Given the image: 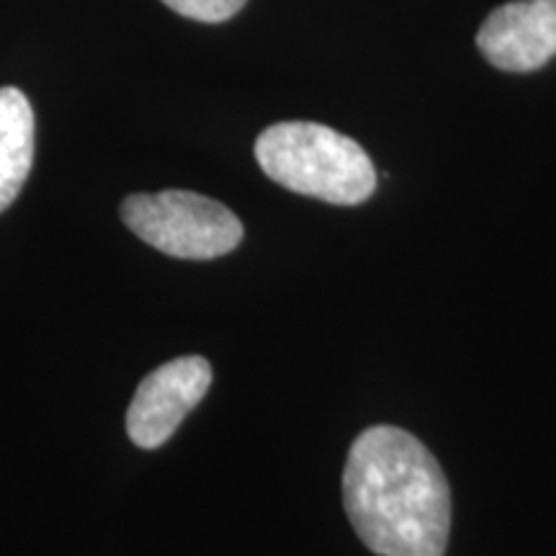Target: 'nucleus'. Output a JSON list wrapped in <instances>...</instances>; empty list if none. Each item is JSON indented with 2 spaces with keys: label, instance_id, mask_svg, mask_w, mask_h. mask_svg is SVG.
Instances as JSON below:
<instances>
[{
  "label": "nucleus",
  "instance_id": "f257e3e1",
  "mask_svg": "<svg viewBox=\"0 0 556 556\" xmlns=\"http://www.w3.org/2000/svg\"><path fill=\"white\" fill-rule=\"evenodd\" d=\"M343 503L358 539L379 556H443L451 490L420 438L374 426L356 438L343 471Z\"/></svg>",
  "mask_w": 556,
  "mask_h": 556
},
{
  "label": "nucleus",
  "instance_id": "f03ea898",
  "mask_svg": "<svg viewBox=\"0 0 556 556\" xmlns=\"http://www.w3.org/2000/svg\"><path fill=\"white\" fill-rule=\"evenodd\" d=\"M261 170L283 189L338 206L377 191V170L356 139L315 122H281L255 139Z\"/></svg>",
  "mask_w": 556,
  "mask_h": 556
},
{
  "label": "nucleus",
  "instance_id": "7ed1b4c3",
  "mask_svg": "<svg viewBox=\"0 0 556 556\" xmlns=\"http://www.w3.org/2000/svg\"><path fill=\"white\" fill-rule=\"evenodd\" d=\"M122 219L139 240L184 261H212L242 242V222L219 201L193 191L135 193L122 204Z\"/></svg>",
  "mask_w": 556,
  "mask_h": 556
},
{
  "label": "nucleus",
  "instance_id": "20e7f679",
  "mask_svg": "<svg viewBox=\"0 0 556 556\" xmlns=\"http://www.w3.org/2000/svg\"><path fill=\"white\" fill-rule=\"evenodd\" d=\"M212 387V366L201 356H180L155 368L137 387L127 409V433L139 448L168 443L186 415L206 397Z\"/></svg>",
  "mask_w": 556,
  "mask_h": 556
},
{
  "label": "nucleus",
  "instance_id": "39448f33",
  "mask_svg": "<svg viewBox=\"0 0 556 556\" xmlns=\"http://www.w3.org/2000/svg\"><path fill=\"white\" fill-rule=\"evenodd\" d=\"M490 65L531 73L556 54V0H513L492 11L477 34Z\"/></svg>",
  "mask_w": 556,
  "mask_h": 556
},
{
  "label": "nucleus",
  "instance_id": "423d86ee",
  "mask_svg": "<svg viewBox=\"0 0 556 556\" xmlns=\"http://www.w3.org/2000/svg\"><path fill=\"white\" fill-rule=\"evenodd\" d=\"M34 109L18 88H0V212L18 199L34 163Z\"/></svg>",
  "mask_w": 556,
  "mask_h": 556
},
{
  "label": "nucleus",
  "instance_id": "0eeeda50",
  "mask_svg": "<svg viewBox=\"0 0 556 556\" xmlns=\"http://www.w3.org/2000/svg\"><path fill=\"white\" fill-rule=\"evenodd\" d=\"M163 3L186 18L219 24V21L232 18L248 0H163Z\"/></svg>",
  "mask_w": 556,
  "mask_h": 556
}]
</instances>
